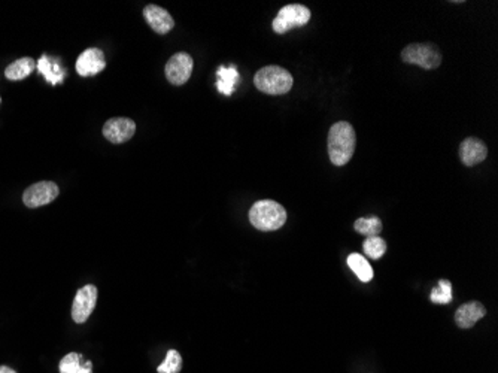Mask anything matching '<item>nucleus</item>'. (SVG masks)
<instances>
[{"label": "nucleus", "mask_w": 498, "mask_h": 373, "mask_svg": "<svg viewBox=\"0 0 498 373\" xmlns=\"http://www.w3.org/2000/svg\"><path fill=\"white\" fill-rule=\"evenodd\" d=\"M357 136L348 121H339L331 126L328 133V156L335 166H345L352 158Z\"/></svg>", "instance_id": "1"}, {"label": "nucleus", "mask_w": 498, "mask_h": 373, "mask_svg": "<svg viewBox=\"0 0 498 373\" xmlns=\"http://www.w3.org/2000/svg\"><path fill=\"white\" fill-rule=\"evenodd\" d=\"M249 221L262 231H275L287 221V211L275 201H260L249 209Z\"/></svg>", "instance_id": "2"}, {"label": "nucleus", "mask_w": 498, "mask_h": 373, "mask_svg": "<svg viewBox=\"0 0 498 373\" xmlns=\"http://www.w3.org/2000/svg\"><path fill=\"white\" fill-rule=\"evenodd\" d=\"M294 79L291 74L281 66H266L255 74L254 76V84L255 87L266 93V95L271 96H281L287 95V93L292 88Z\"/></svg>", "instance_id": "3"}, {"label": "nucleus", "mask_w": 498, "mask_h": 373, "mask_svg": "<svg viewBox=\"0 0 498 373\" xmlns=\"http://www.w3.org/2000/svg\"><path fill=\"white\" fill-rule=\"evenodd\" d=\"M405 63L417 65L424 69H437L442 65V53L433 43H412L401 51Z\"/></svg>", "instance_id": "4"}, {"label": "nucleus", "mask_w": 498, "mask_h": 373, "mask_svg": "<svg viewBox=\"0 0 498 373\" xmlns=\"http://www.w3.org/2000/svg\"><path fill=\"white\" fill-rule=\"evenodd\" d=\"M311 20V9H307L304 5L292 4L283 6L278 15L274 20V27L275 33L283 34L295 27H303Z\"/></svg>", "instance_id": "5"}, {"label": "nucleus", "mask_w": 498, "mask_h": 373, "mask_svg": "<svg viewBox=\"0 0 498 373\" xmlns=\"http://www.w3.org/2000/svg\"><path fill=\"white\" fill-rule=\"evenodd\" d=\"M58 185L53 181H41L30 185L29 189L22 194V202L27 208H41L43 205H48L57 199Z\"/></svg>", "instance_id": "6"}, {"label": "nucleus", "mask_w": 498, "mask_h": 373, "mask_svg": "<svg viewBox=\"0 0 498 373\" xmlns=\"http://www.w3.org/2000/svg\"><path fill=\"white\" fill-rule=\"evenodd\" d=\"M97 288L94 285H86L78 290L72 305V318L76 324H84L93 313L97 303Z\"/></svg>", "instance_id": "7"}, {"label": "nucleus", "mask_w": 498, "mask_h": 373, "mask_svg": "<svg viewBox=\"0 0 498 373\" xmlns=\"http://www.w3.org/2000/svg\"><path fill=\"white\" fill-rule=\"evenodd\" d=\"M194 67V62L189 54L187 53H177L166 65V78L173 86H184L187 81L191 76Z\"/></svg>", "instance_id": "8"}, {"label": "nucleus", "mask_w": 498, "mask_h": 373, "mask_svg": "<svg viewBox=\"0 0 498 373\" xmlns=\"http://www.w3.org/2000/svg\"><path fill=\"white\" fill-rule=\"evenodd\" d=\"M136 123L130 118H111L103 126V136L112 144H124L135 136Z\"/></svg>", "instance_id": "9"}, {"label": "nucleus", "mask_w": 498, "mask_h": 373, "mask_svg": "<svg viewBox=\"0 0 498 373\" xmlns=\"http://www.w3.org/2000/svg\"><path fill=\"white\" fill-rule=\"evenodd\" d=\"M106 67V60L102 50L88 48L76 60V72L79 76H93L100 74Z\"/></svg>", "instance_id": "10"}, {"label": "nucleus", "mask_w": 498, "mask_h": 373, "mask_svg": "<svg viewBox=\"0 0 498 373\" xmlns=\"http://www.w3.org/2000/svg\"><path fill=\"white\" fill-rule=\"evenodd\" d=\"M488 156V148L478 137H467L459 145V158L464 166H476Z\"/></svg>", "instance_id": "11"}, {"label": "nucleus", "mask_w": 498, "mask_h": 373, "mask_svg": "<svg viewBox=\"0 0 498 373\" xmlns=\"http://www.w3.org/2000/svg\"><path fill=\"white\" fill-rule=\"evenodd\" d=\"M144 17L149 25V27L159 34L169 33L175 26V21H173L172 15L168 13V11L157 6V5H148L144 9Z\"/></svg>", "instance_id": "12"}, {"label": "nucleus", "mask_w": 498, "mask_h": 373, "mask_svg": "<svg viewBox=\"0 0 498 373\" xmlns=\"http://www.w3.org/2000/svg\"><path fill=\"white\" fill-rule=\"evenodd\" d=\"M486 309L480 301H469L455 312V323L461 329H471L474 324L485 317Z\"/></svg>", "instance_id": "13"}, {"label": "nucleus", "mask_w": 498, "mask_h": 373, "mask_svg": "<svg viewBox=\"0 0 498 373\" xmlns=\"http://www.w3.org/2000/svg\"><path fill=\"white\" fill-rule=\"evenodd\" d=\"M36 69H38V72L42 74L45 76V79L48 81L51 86L62 84L63 81H65L66 71L62 67L60 60H58V58H54V57L43 54L38 60V63H36Z\"/></svg>", "instance_id": "14"}, {"label": "nucleus", "mask_w": 498, "mask_h": 373, "mask_svg": "<svg viewBox=\"0 0 498 373\" xmlns=\"http://www.w3.org/2000/svg\"><path fill=\"white\" fill-rule=\"evenodd\" d=\"M241 83V75L234 65L220 66L217 71V88L224 96H231L236 86Z\"/></svg>", "instance_id": "15"}, {"label": "nucleus", "mask_w": 498, "mask_h": 373, "mask_svg": "<svg viewBox=\"0 0 498 373\" xmlns=\"http://www.w3.org/2000/svg\"><path fill=\"white\" fill-rule=\"evenodd\" d=\"M60 373H93L91 361H84V357L78 353H70L65 355L58 365Z\"/></svg>", "instance_id": "16"}, {"label": "nucleus", "mask_w": 498, "mask_h": 373, "mask_svg": "<svg viewBox=\"0 0 498 373\" xmlns=\"http://www.w3.org/2000/svg\"><path fill=\"white\" fill-rule=\"evenodd\" d=\"M34 69H36V62L30 57H22L6 67L5 76L11 81H21L27 78Z\"/></svg>", "instance_id": "17"}, {"label": "nucleus", "mask_w": 498, "mask_h": 373, "mask_svg": "<svg viewBox=\"0 0 498 373\" xmlns=\"http://www.w3.org/2000/svg\"><path fill=\"white\" fill-rule=\"evenodd\" d=\"M348 266L352 269V272L358 276V279H361L363 283H370L373 279V269L370 263L365 260V257L363 255L354 252L348 257Z\"/></svg>", "instance_id": "18"}, {"label": "nucleus", "mask_w": 498, "mask_h": 373, "mask_svg": "<svg viewBox=\"0 0 498 373\" xmlns=\"http://www.w3.org/2000/svg\"><path fill=\"white\" fill-rule=\"evenodd\" d=\"M354 229L357 230L365 238L372 236H379V233L382 231V221L377 217H367V218H358L355 221Z\"/></svg>", "instance_id": "19"}, {"label": "nucleus", "mask_w": 498, "mask_h": 373, "mask_svg": "<svg viewBox=\"0 0 498 373\" xmlns=\"http://www.w3.org/2000/svg\"><path fill=\"white\" fill-rule=\"evenodd\" d=\"M452 284L446 281V279H440L437 287L431 290L430 294L431 301L436 303V305H447V303L452 301Z\"/></svg>", "instance_id": "20"}, {"label": "nucleus", "mask_w": 498, "mask_h": 373, "mask_svg": "<svg viewBox=\"0 0 498 373\" xmlns=\"http://www.w3.org/2000/svg\"><path fill=\"white\" fill-rule=\"evenodd\" d=\"M363 250H364L365 255H369L370 259L379 260L386 251V242L379 236L367 238L363 243Z\"/></svg>", "instance_id": "21"}, {"label": "nucleus", "mask_w": 498, "mask_h": 373, "mask_svg": "<svg viewBox=\"0 0 498 373\" xmlns=\"http://www.w3.org/2000/svg\"><path fill=\"white\" fill-rule=\"evenodd\" d=\"M182 369V357L181 354L176 351V349H170L168 351L163 363L157 367L159 373H180Z\"/></svg>", "instance_id": "22"}, {"label": "nucleus", "mask_w": 498, "mask_h": 373, "mask_svg": "<svg viewBox=\"0 0 498 373\" xmlns=\"http://www.w3.org/2000/svg\"><path fill=\"white\" fill-rule=\"evenodd\" d=\"M0 373H17V372L8 366H0Z\"/></svg>", "instance_id": "23"}, {"label": "nucleus", "mask_w": 498, "mask_h": 373, "mask_svg": "<svg viewBox=\"0 0 498 373\" xmlns=\"http://www.w3.org/2000/svg\"><path fill=\"white\" fill-rule=\"evenodd\" d=\"M0 100H2V99H0Z\"/></svg>", "instance_id": "24"}]
</instances>
